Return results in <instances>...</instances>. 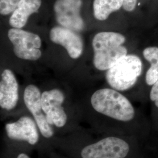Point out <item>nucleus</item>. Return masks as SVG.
Masks as SVG:
<instances>
[{"mask_svg": "<svg viewBox=\"0 0 158 158\" xmlns=\"http://www.w3.org/2000/svg\"><path fill=\"white\" fill-rule=\"evenodd\" d=\"M91 107L96 113L121 122H128L135 117L130 100L113 89H102L91 96Z\"/></svg>", "mask_w": 158, "mask_h": 158, "instance_id": "1", "label": "nucleus"}, {"mask_svg": "<svg viewBox=\"0 0 158 158\" xmlns=\"http://www.w3.org/2000/svg\"><path fill=\"white\" fill-rule=\"evenodd\" d=\"M125 40L123 35L115 32H101L96 34L92 42L95 68L99 70H107L120 59L127 55V49L123 45Z\"/></svg>", "mask_w": 158, "mask_h": 158, "instance_id": "2", "label": "nucleus"}, {"mask_svg": "<svg viewBox=\"0 0 158 158\" xmlns=\"http://www.w3.org/2000/svg\"><path fill=\"white\" fill-rule=\"evenodd\" d=\"M142 70L141 59L135 55H127L107 70L106 79L113 89L127 90L135 85Z\"/></svg>", "mask_w": 158, "mask_h": 158, "instance_id": "3", "label": "nucleus"}, {"mask_svg": "<svg viewBox=\"0 0 158 158\" xmlns=\"http://www.w3.org/2000/svg\"><path fill=\"white\" fill-rule=\"evenodd\" d=\"M130 145L124 139L108 136L83 145L78 151L79 158H125Z\"/></svg>", "mask_w": 158, "mask_h": 158, "instance_id": "4", "label": "nucleus"}, {"mask_svg": "<svg viewBox=\"0 0 158 158\" xmlns=\"http://www.w3.org/2000/svg\"><path fill=\"white\" fill-rule=\"evenodd\" d=\"M8 37L14 46V52L18 57L34 61L41 57L40 49L42 42L38 35L12 28L8 31Z\"/></svg>", "mask_w": 158, "mask_h": 158, "instance_id": "5", "label": "nucleus"}, {"mask_svg": "<svg viewBox=\"0 0 158 158\" xmlns=\"http://www.w3.org/2000/svg\"><path fill=\"white\" fill-rule=\"evenodd\" d=\"M64 99L63 93L57 89L45 91L41 96L42 107L48 123L58 129L68 124V115L63 106Z\"/></svg>", "mask_w": 158, "mask_h": 158, "instance_id": "6", "label": "nucleus"}, {"mask_svg": "<svg viewBox=\"0 0 158 158\" xmlns=\"http://www.w3.org/2000/svg\"><path fill=\"white\" fill-rule=\"evenodd\" d=\"M83 0H56L53 11L57 23L61 27L80 32L85 28L81 15Z\"/></svg>", "mask_w": 158, "mask_h": 158, "instance_id": "7", "label": "nucleus"}, {"mask_svg": "<svg viewBox=\"0 0 158 158\" xmlns=\"http://www.w3.org/2000/svg\"><path fill=\"white\" fill-rule=\"evenodd\" d=\"M41 96L42 93L38 87L35 85H28L24 90L23 102L38 125L40 134L45 138L51 139L55 133L42 110Z\"/></svg>", "mask_w": 158, "mask_h": 158, "instance_id": "8", "label": "nucleus"}, {"mask_svg": "<svg viewBox=\"0 0 158 158\" xmlns=\"http://www.w3.org/2000/svg\"><path fill=\"white\" fill-rule=\"evenodd\" d=\"M5 131L7 137L12 141L27 142L35 145L40 141V131L34 119L23 116L16 121L6 123Z\"/></svg>", "mask_w": 158, "mask_h": 158, "instance_id": "9", "label": "nucleus"}, {"mask_svg": "<svg viewBox=\"0 0 158 158\" xmlns=\"http://www.w3.org/2000/svg\"><path fill=\"white\" fill-rule=\"evenodd\" d=\"M51 40L58 45L62 46L72 59H77L83 51V42L77 32L63 27H55L50 31Z\"/></svg>", "mask_w": 158, "mask_h": 158, "instance_id": "10", "label": "nucleus"}, {"mask_svg": "<svg viewBox=\"0 0 158 158\" xmlns=\"http://www.w3.org/2000/svg\"><path fill=\"white\" fill-rule=\"evenodd\" d=\"M18 84L13 72L6 69L1 76L0 81V107L10 111L16 107L18 100Z\"/></svg>", "mask_w": 158, "mask_h": 158, "instance_id": "11", "label": "nucleus"}, {"mask_svg": "<svg viewBox=\"0 0 158 158\" xmlns=\"http://www.w3.org/2000/svg\"><path fill=\"white\" fill-rule=\"evenodd\" d=\"M41 5L42 0H20L10 18V25L14 28H22L27 24L29 17L38 11Z\"/></svg>", "mask_w": 158, "mask_h": 158, "instance_id": "12", "label": "nucleus"}, {"mask_svg": "<svg viewBox=\"0 0 158 158\" xmlns=\"http://www.w3.org/2000/svg\"><path fill=\"white\" fill-rule=\"evenodd\" d=\"M123 3L124 0H94V16L97 20L106 21L112 13L123 8Z\"/></svg>", "mask_w": 158, "mask_h": 158, "instance_id": "13", "label": "nucleus"}, {"mask_svg": "<svg viewBox=\"0 0 158 158\" xmlns=\"http://www.w3.org/2000/svg\"><path fill=\"white\" fill-rule=\"evenodd\" d=\"M143 56L151 66L146 74V83L152 85L158 80V48L155 46L148 47L143 51Z\"/></svg>", "mask_w": 158, "mask_h": 158, "instance_id": "14", "label": "nucleus"}, {"mask_svg": "<svg viewBox=\"0 0 158 158\" xmlns=\"http://www.w3.org/2000/svg\"><path fill=\"white\" fill-rule=\"evenodd\" d=\"M20 0H0V14L1 15H8L17 8Z\"/></svg>", "mask_w": 158, "mask_h": 158, "instance_id": "15", "label": "nucleus"}, {"mask_svg": "<svg viewBox=\"0 0 158 158\" xmlns=\"http://www.w3.org/2000/svg\"><path fill=\"white\" fill-rule=\"evenodd\" d=\"M150 99L155 102V106L158 108V80L152 85L150 92Z\"/></svg>", "mask_w": 158, "mask_h": 158, "instance_id": "16", "label": "nucleus"}, {"mask_svg": "<svg viewBox=\"0 0 158 158\" xmlns=\"http://www.w3.org/2000/svg\"><path fill=\"white\" fill-rule=\"evenodd\" d=\"M138 0H124L123 8L125 11L132 12L135 10Z\"/></svg>", "mask_w": 158, "mask_h": 158, "instance_id": "17", "label": "nucleus"}, {"mask_svg": "<svg viewBox=\"0 0 158 158\" xmlns=\"http://www.w3.org/2000/svg\"><path fill=\"white\" fill-rule=\"evenodd\" d=\"M17 158H31L27 154L25 153H19L18 156Z\"/></svg>", "mask_w": 158, "mask_h": 158, "instance_id": "18", "label": "nucleus"}]
</instances>
